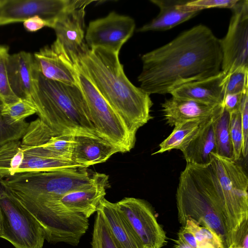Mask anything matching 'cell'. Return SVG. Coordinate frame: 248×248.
Listing matches in <instances>:
<instances>
[{"instance_id": "obj_18", "label": "cell", "mask_w": 248, "mask_h": 248, "mask_svg": "<svg viewBox=\"0 0 248 248\" xmlns=\"http://www.w3.org/2000/svg\"><path fill=\"white\" fill-rule=\"evenodd\" d=\"M185 0H151L159 12L150 22L137 30L138 32L165 31L195 16L199 11L192 10Z\"/></svg>"}, {"instance_id": "obj_29", "label": "cell", "mask_w": 248, "mask_h": 248, "mask_svg": "<svg viewBox=\"0 0 248 248\" xmlns=\"http://www.w3.org/2000/svg\"><path fill=\"white\" fill-rule=\"evenodd\" d=\"M10 55L8 46L0 45V99L4 103L19 99L14 93L9 84L8 63Z\"/></svg>"}, {"instance_id": "obj_19", "label": "cell", "mask_w": 248, "mask_h": 248, "mask_svg": "<svg viewBox=\"0 0 248 248\" xmlns=\"http://www.w3.org/2000/svg\"><path fill=\"white\" fill-rule=\"evenodd\" d=\"M74 138L72 160L82 167L105 162L113 155L122 153L119 147L99 137L78 135Z\"/></svg>"}, {"instance_id": "obj_34", "label": "cell", "mask_w": 248, "mask_h": 248, "mask_svg": "<svg viewBox=\"0 0 248 248\" xmlns=\"http://www.w3.org/2000/svg\"><path fill=\"white\" fill-rule=\"evenodd\" d=\"M239 110L243 133L242 155L246 158L248 153V92L244 95Z\"/></svg>"}, {"instance_id": "obj_33", "label": "cell", "mask_w": 248, "mask_h": 248, "mask_svg": "<svg viewBox=\"0 0 248 248\" xmlns=\"http://www.w3.org/2000/svg\"><path fill=\"white\" fill-rule=\"evenodd\" d=\"M239 0H189L187 5L192 10L200 12L205 9L212 8L232 9Z\"/></svg>"}, {"instance_id": "obj_38", "label": "cell", "mask_w": 248, "mask_h": 248, "mask_svg": "<svg viewBox=\"0 0 248 248\" xmlns=\"http://www.w3.org/2000/svg\"><path fill=\"white\" fill-rule=\"evenodd\" d=\"M228 248H244L241 246H237V247H229Z\"/></svg>"}, {"instance_id": "obj_36", "label": "cell", "mask_w": 248, "mask_h": 248, "mask_svg": "<svg viewBox=\"0 0 248 248\" xmlns=\"http://www.w3.org/2000/svg\"><path fill=\"white\" fill-rule=\"evenodd\" d=\"M175 241L188 248H197V241L193 234L183 226L178 233V239Z\"/></svg>"}, {"instance_id": "obj_1", "label": "cell", "mask_w": 248, "mask_h": 248, "mask_svg": "<svg viewBox=\"0 0 248 248\" xmlns=\"http://www.w3.org/2000/svg\"><path fill=\"white\" fill-rule=\"evenodd\" d=\"M97 175L78 167L17 173L0 180L8 194L36 219L46 240L75 246L89 228L88 218L67 210L60 200L67 193L90 187Z\"/></svg>"}, {"instance_id": "obj_7", "label": "cell", "mask_w": 248, "mask_h": 248, "mask_svg": "<svg viewBox=\"0 0 248 248\" xmlns=\"http://www.w3.org/2000/svg\"><path fill=\"white\" fill-rule=\"evenodd\" d=\"M77 83L81 89L98 137L119 147L122 153L134 147L136 136L97 90L90 79L74 60Z\"/></svg>"}, {"instance_id": "obj_12", "label": "cell", "mask_w": 248, "mask_h": 248, "mask_svg": "<svg viewBox=\"0 0 248 248\" xmlns=\"http://www.w3.org/2000/svg\"><path fill=\"white\" fill-rule=\"evenodd\" d=\"M72 0H0V26L39 16L48 27L70 4Z\"/></svg>"}, {"instance_id": "obj_10", "label": "cell", "mask_w": 248, "mask_h": 248, "mask_svg": "<svg viewBox=\"0 0 248 248\" xmlns=\"http://www.w3.org/2000/svg\"><path fill=\"white\" fill-rule=\"evenodd\" d=\"M135 27L131 17L111 12L104 17L90 22L85 36L86 44L90 48L103 47L119 53L132 36Z\"/></svg>"}, {"instance_id": "obj_27", "label": "cell", "mask_w": 248, "mask_h": 248, "mask_svg": "<svg viewBox=\"0 0 248 248\" xmlns=\"http://www.w3.org/2000/svg\"><path fill=\"white\" fill-rule=\"evenodd\" d=\"M91 246L92 248H120L98 211L93 224Z\"/></svg>"}, {"instance_id": "obj_23", "label": "cell", "mask_w": 248, "mask_h": 248, "mask_svg": "<svg viewBox=\"0 0 248 248\" xmlns=\"http://www.w3.org/2000/svg\"><path fill=\"white\" fill-rule=\"evenodd\" d=\"M74 136L71 134L53 135L39 146L32 147L21 144V147L25 152L38 156L72 160L75 142Z\"/></svg>"}, {"instance_id": "obj_11", "label": "cell", "mask_w": 248, "mask_h": 248, "mask_svg": "<svg viewBox=\"0 0 248 248\" xmlns=\"http://www.w3.org/2000/svg\"><path fill=\"white\" fill-rule=\"evenodd\" d=\"M144 247L161 248L166 235L151 206L144 200L126 197L116 202Z\"/></svg>"}, {"instance_id": "obj_21", "label": "cell", "mask_w": 248, "mask_h": 248, "mask_svg": "<svg viewBox=\"0 0 248 248\" xmlns=\"http://www.w3.org/2000/svg\"><path fill=\"white\" fill-rule=\"evenodd\" d=\"M97 211L101 214L113 237L120 248H141L143 245L116 203L105 198Z\"/></svg>"}, {"instance_id": "obj_9", "label": "cell", "mask_w": 248, "mask_h": 248, "mask_svg": "<svg viewBox=\"0 0 248 248\" xmlns=\"http://www.w3.org/2000/svg\"><path fill=\"white\" fill-rule=\"evenodd\" d=\"M225 36L219 39L221 71L225 74L238 68H248V0H239Z\"/></svg>"}, {"instance_id": "obj_6", "label": "cell", "mask_w": 248, "mask_h": 248, "mask_svg": "<svg viewBox=\"0 0 248 248\" xmlns=\"http://www.w3.org/2000/svg\"><path fill=\"white\" fill-rule=\"evenodd\" d=\"M211 165L220 186L226 212V224L232 247L241 246L248 235V178L233 159L211 154Z\"/></svg>"}, {"instance_id": "obj_14", "label": "cell", "mask_w": 248, "mask_h": 248, "mask_svg": "<svg viewBox=\"0 0 248 248\" xmlns=\"http://www.w3.org/2000/svg\"><path fill=\"white\" fill-rule=\"evenodd\" d=\"M33 57L35 68L46 78L70 85L78 84L73 63L56 41L42 47Z\"/></svg>"}, {"instance_id": "obj_37", "label": "cell", "mask_w": 248, "mask_h": 248, "mask_svg": "<svg viewBox=\"0 0 248 248\" xmlns=\"http://www.w3.org/2000/svg\"><path fill=\"white\" fill-rule=\"evenodd\" d=\"M23 27L27 31L33 32L45 27H48V23L41 17L34 16L24 21Z\"/></svg>"}, {"instance_id": "obj_20", "label": "cell", "mask_w": 248, "mask_h": 248, "mask_svg": "<svg viewBox=\"0 0 248 248\" xmlns=\"http://www.w3.org/2000/svg\"><path fill=\"white\" fill-rule=\"evenodd\" d=\"M33 68L34 60L31 53L22 51L10 55L8 75L11 88L18 98L31 103L33 92Z\"/></svg>"}, {"instance_id": "obj_35", "label": "cell", "mask_w": 248, "mask_h": 248, "mask_svg": "<svg viewBox=\"0 0 248 248\" xmlns=\"http://www.w3.org/2000/svg\"><path fill=\"white\" fill-rule=\"evenodd\" d=\"M246 92L225 95L221 105L230 113L235 111L239 110L244 95Z\"/></svg>"}, {"instance_id": "obj_2", "label": "cell", "mask_w": 248, "mask_h": 248, "mask_svg": "<svg viewBox=\"0 0 248 248\" xmlns=\"http://www.w3.org/2000/svg\"><path fill=\"white\" fill-rule=\"evenodd\" d=\"M141 59L140 88L149 95L165 94L183 84L218 74L222 54L219 39L209 28L199 24Z\"/></svg>"}, {"instance_id": "obj_31", "label": "cell", "mask_w": 248, "mask_h": 248, "mask_svg": "<svg viewBox=\"0 0 248 248\" xmlns=\"http://www.w3.org/2000/svg\"><path fill=\"white\" fill-rule=\"evenodd\" d=\"M230 132L233 152V160H238L242 155L243 133L240 110L230 113Z\"/></svg>"}, {"instance_id": "obj_3", "label": "cell", "mask_w": 248, "mask_h": 248, "mask_svg": "<svg viewBox=\"0 0 248 248\" xmlns=\"http://www.w3.org/2000/svg\"><path fill=\"white\" fill-rule=\"evenodd\" d=\"M119 53L85 44L75 60L107 103L136 136L138 130L152 118L150 95L133 85L126 76Z\"/></svg>"}, {"instance_id": "obj_28", "label": "cell", "mask_w": 248, "mask_h": 248, "mask_svg": "<svg viewBox=\"0 0 248 248\" xmlns=\"http://www.w3.org/2000/svg\"><path fill=\"white\" fill-rule=\"evenodd\" d=\"M224 95L248 91V68H238L225 74L222 82Z\"/></svg>"}, {"instance_id": "obj_30", "label": "cell", "mask_w": 248, "mask_h": 248, "mask_svg": "<svg viewBox=\"0 0 248 248\" xmlns=\"http://www.w3.org/2000/svg\"><path fill=\"white\" fill-rule=\"evenodd\" d=\"M2 105L0 99V147L11 141L20 140L29 125L26 121L16 124H9L1 114Z\"/></svg>"}, {"instance_id": "obj_5", "label": "cell", "mask_w": 248, "mask_h": 248, "mask_svg": "<svg viewBox=\"0 0 248 248\" xmlns=\"http://www.w3.org/2000/svg\"><path fill=\"white\" fill-rule=\"evenodd\" d=\"M32 104L39 119L55 135L98 137L79 86L50 80L33 71Z\"/></svg>"}, {"instance_id": "obj_17", "label": "cell", "mask_w": 248, "mask_h": 248, "mask_svg": "<svg viewBox=\"0 0 248 248\" xmlns=\"http://www.w3.org/2000/svg\"><path fill=\"white\" fill-rule=\"evenodd\" d=\"M219 106H212L172 96L161 105L165 119L170 126L188 121L207 120L213 116Z\"/></svg>"}, {"instance_id": "obj_8", "label": "cell", "mask_w": 248, "mask_h": 248, "mask_svg": "<svg viewBox=\"0 0 248 248\" xmlns=\"http://www.w3.org/2000/svg\"><path fill=\"white\" fill-rule=\"evenodd\" d=\"M0 237L15 248H43L45 240L36 219L8 194L0 180Z\"/></svg>"}, {"instance_id": "obj_15", "label": "cell", "mask_w": 248, "mask_h": 248, "mask_svg": "<svg viewBox=\"0 0 248 248\" xmlns=\"http://www.w3.org/2000/svg\"><path fill=\"white\" fill-rule=\"evenodd\" d=\"M108 179L106 174L98 173L95 181L90 187L64 195L60 200L61 205L69 211L89 218L97 212L100 201L105 198Z\"/></svg>"}, {"instance_id": "obj_26", "label": "cell", "mask_w": 248, "mask_h": 248, "mask_svg": "<svg viewBox=\"0 0 248 248\" xmlns=\"http://www.w3.org/2000/svg\"><path fill=\"white\" fill-rule=\"evenodd\" d=\"M36 112L31 102L20 98L13 102L3 103L1 111L7 122L12 125L22 123L27 117Z\"/></svg>"}, {"instance_id": "obj_32", "label": "cell", "mask_w": 248, "mask_h": 248, "mask_svg": "<svg viewBox=\"0 0 248 248\" xmlns=\"http://www.w3.org/2000/svg\"><path fill=\"white\" fill-rule=\"evenodd\" d=\"M184 227L192 233L198 242H208L217 248H224L221 242L211 231L200 226L191 219L186 221Z\"/></svg>"}, {"instance_id": "obj_24", "label": "cell", "mask_w": 248, "mask_h": 248, "mask_svg": "<svg viewBox=\"0 0 248 248\" xmlns=\"http://www.w3.org/2000/svg\"><path fill=\"white\" fill-rule=\"evenodd\" d=\"M230 113L222 106L213 117L216 154L233 160V152L230 132Z\"/></svg>"}, {"instance_id": "obj_4", "label": "cell", "mask_w": 248, "mask_h": 248, "mask_svg": "<svg viewBox=\"0 0 248 248\" xmlns=\"http://www.w3.org/2000/svg\"><path fill=\"white\" fill-rule=\"evenodd\" d=\"M176 200L178 219L182 226L191 219L215 233L224 248L232 247L226 225L224 199L211 164L186 163L180 175Z\"/></svg>"}, {"instance_id": "obj_22", "label": "cell", "mask_w": 248, "mask_h": 248, "mask_svg": "<svg viewBox=\"0 0 248 248\" xmlns=\"http://www.w3.org/2000/svg\"><path fill=\"white\" fill-rule=\"evenodd\" d=\"M213 117L205 121L196 135L181 149L186 163L201 166L211 163V154L217 153Z\"/></svg>"}, {"instance_id": "obj_25", "label": "cell", "mask_w": 248, "mask_h": 248, "mask_svg": "<svg viewBox=\"0 0 248 248\" xmlns=\"http://www.w3.org/2000/svg\"><path fill=\"white\" fill-rule=\"evenodd\" d=\"M206 121H188L174 126L170 135L159 144L158 150L153 155L162 154L173 149L180 150L196 135Z\"/></svg>"}, {"instance_id": "obj_39", "label": "cell", "mask_w": 248, "mask_h": 248, "mask_svg": "<svg viewBox=\"0 0 248 248\" xmlns=\"http://www.w3.org/2000/svg\"><path fill=\"white\" fill-rule=\"evenodd\" d=\"M141 248H148V247H142Z\"/></svg>"}, {"instance_id": "obj_13", "label": "cell", "mask_w": 248, "mask_h": 248, "mask_svg": "<svg viewBox=\"0 0 248 248\" xmlns=\"http://www.w3.org/2000/svg\"><path fill=\"white\" fill-rule=\"evenodd\" d=\"M93 2L94 0H72L51 26L56 33L55 41L69 58L76 55L85 44V9Z\"/></svg>"}, {"instance_id": "obj_16", "label": "cell", "mask_w": 248, "mask_h": 248, "mask_svg": "<svg viewBox=\"0 0 248 248\" xmlns=\"http://www.w3.org/2000/svg\"><path fill=\"white\" fill-rule=\"evenodd\" d=\"M225 74L181 85L169 93L172 96L186 98L212 106L221 105L224 98L222 82Z\"/></svg>"}]
</instances>
